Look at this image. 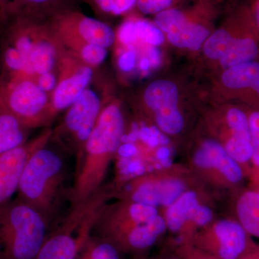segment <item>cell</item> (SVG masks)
Instances as JSON below:
<instances>
[{
    "label": "cell",
    "mask_w": 259,
    "mask_h": 259,
    "mask_svg": "<svg viewBox=\"0 0 259 259\" xmlns=\"http://www.w3.org/2000/svg\"><path fill=\"white\" fill-rule=\"evenodd\" d=\"M67 176V163L60 153L44 146L25 163L18 197L36 209L51 223L60 209Z\"/></svg>",
    "instance_id": "6da1fadb"
},
{
    "label": "cell",
    "mask_w": 259,
    "mask_h": 259,
    "mask_svg": "<svg viewBox=\"0 0 259 259\" xmlns=\"http://www.w3.org/2000/svg\"><path fill=\"white\" fill-rule=\"evenodd\" d=\"M51 223L18 198L0 205V259H35Z\"/></svg>",
    "instance_id": "7a4b0ae2"
},
{
    "label": "cell",
    "mask_w": 259,
    "mask_h": 259,
    "mask_svg": "<svg viewBox=\"0 0 259 259\" xmlns=\"http://www.w3.org/2000/svg\"><path fill=\"white\" fill-rule=\"evenodd\" d=\"M105 189L71 206L60 224L50 232L35 259H77L92 236L97 212L108 199Z\"/></svg>",
    "instance_id": "3957f363"
},
{
    "label": "cell",
    "mask_w": 259,
    "mask_h": 259,
    "mask_svg": "<svg viewBox=\"0 0 259 259\" xmlns=\"http://www.w3.org/2000/svg\"><path fill=\"white\" fill-rule=\"evenodd\" d=\"M29 76H8L0 85V110L16 117L26 127H35L46 121L47 93Z\"/></svg>",
    "instance_id": "277c9868"
},
{
    "label": "cell",
    "mask_w": 259,
    "mask_h": 259,
    "mask_svg": "<svg viewBox=\"0 0 259 259\" xmlns=\"http://www.w3.org/2000/svg\"><path fill=\"white\" fill-rule=\"evenodd\" d=\"M197 248L218 259H239L254 243L239 222L223 220L195 239Z\"/></svg>",
    "instance_id": "5b68a950"
},
{
    "label": "cell",
    "mask_w": 259,
    "mask_h": 259,
    "mask_svg": "<svg viewBox=\"0 0 259 259\" xmlns=\"http://www.w3.org/2000/svg\"><path fill=\"white\" fill-rule=\"evenodd\" d=\"M100 113V99L91 90H85L66 112L61 130L64 129V134L70 136V146L76 155V163Z\"/></svg>",
    "instance_id": "8992f818"
},
{
    "label": "cell",
    "mask_w": 259,
    "mask_h": 259,
    "mask_svg": "<svg viewBox=\"0 0 259 259\" xmlns=\"http://www.w3.org/2000/svg\"><path fill=\"white\" fill-rule=\"evenodd\" d=\"M146 105L155 114L158 127L168 134H177L184 127L178 108L179 92L171 81L158 80L151 83L144 93Z\"/></svg>",
    "instance_id": "52a82bcc"
},
{
    "label": "cell",
    "mask_w": 259,
    "mask_h": 259,
    "mask_svg": "<svg viewBox=\"0 0 259 259\" xmlns=\"http://www.w3.org/2000/svg\"><path fill=\"white\" fill-rule=\"evenodd\" d=\"M51 136V133L48 131L37 139L0 156V205L10 201L18 192L25 163L37 149L47 144Z\"/></svg>",
    "instance_id": "ba28073f"
},
{
    "label": "cell",
    "mask_w": 259,
    "mask_h": 259,
    "mask_svg": "<svg viewBox=\"0 0 259 259\" xmlns=\"http://www.w3.org/2000/svg\"><path fill=\"white\" fill-rule=\"evenodd\" d=\"M54 21L79 34L87 44L108 48L115 41L113 30L97 19L67 10L56 15Z\"/></svg>",
    "instance_id": "9c48e42d"
},
{
    "label": "cell",
    "mask_w": 259,
    "mask_h": 259,
    "mask_svg": "<svg viewBox=\"0 0 259 259\" xmlns=\"http://www.w3.org/2000/svg\"><path fill=\"white\" fill-rule=\"evenodd\" d=\"M194 161L200 168H216L230 183H239L243 179L240 163L232 158L225 148L216 141H205L194 154Z\"/></svg>",
    "instance_id": "30bf717a"
},
{
    "label": "cell",
    "mask_w": 259,
    "mask_h": 259,
    "mask_svg": "<svg viewBox=\"0 0 259 259\" xmlns=\"http://www.w3.org/2000/svg\"><path fill=\"white\" fill-rule=\"evenodd\" d=\"M223 84L234 91L250 93L259 100V62L255 60L226 69Z\"/></svg>",
    "instance_id": "8fae6325"
},
{
    "label": "cell",
    "mask_w": 259,
    "mask_h": 259,
    "mask_svg": "<svg viewBox=\"0 0 259 259\" xmlns=\"http://www.w3.org/2000/svg\"><path fill=\"white\" fill-rule=\"evenodd\" d=\"M93 71L85 67L76 74L61 81L56 88L53 107L56 110L69 108L81 97L91 81Z\"/></svg>",
    "instance_id": "7c38bea8"
},
{
    "label": "cell",
    "mask_w": 259,
    "mask_h": 259,
    "mask_svg": "<svg viewBox=\"0 0 259 259\" xmlns=\"http://www.w3.org/2000/svg\"><path fill=\"white\" fill-rule=\"evenodd\" d=\"M240 224L250 236L259 238V194L247 191L240 196L236 204Z\"/></svg>",
    "instance_id": "4fadbf2b"
},
{
    "label": "cell",
    "mask_w": 259,
    "mask_h": 259,
    "mask_svg": "<svg viewBox=\"0 0 259 259\" xmlns=\"http://www.w3.org/2000/svg\"><path fill=\"white\" fill-rule=\"evenodd\" d=\"M26 129L14 116L0 110V156L26 143Z\"/></svg>",
    "instance_id": "5bb4252c"
},
{
    "label": "cell",
    "mask_w": 259,
    "mask_h": 259,
    "mask_svg": "<svg viewBox=\"0 0 259 259\" xmlns=\"http://www.w3.org/2000/svg\"><path fill=\"white\" fill-rule=\"evenodd\" d=\"M198 204L195 192L192 191L184 192L167 209L165 219L167 228L174 233L180 231L190 219L191 211Z\"/></svg>",
    "instance_id": "9a60e30c"
},
{
    "label": "cell",
    "mask_w": 259,
    "mask_h": 259,
    "mask_svg": "<svg viewBox=\"0 0 259 259\" xmlns=\"http://www.w3.org/2000/svg\"><path fill=\"white\" fill-rule=\"evenodd\" d=\"M209 34L208 29L205 26L192 22L187 16L186 23L177 32L168 35V39L175 47L197 51Z\"/></svg>",
    "instance_id": "2e32d148"
},
{
    "label": "cell",
    "mask_w": 259,
    "mask_h": 259,
    "mask_svg": "<svg viewBox=\"0 0 259 259\" xmlns=\"http://www.w3.org/2000/svg\"><path fill=\"white\" fill-rule=\"evenodd\" d=\"M70 0H0V10L18 12L35 18L38 12L63 13L61 8Z\"/></svg>",
    "instance_id": "e0dca14e"
},
{
    "label": "cell",
    "mask_w": 259,
    "mask_h": 259,
    "mask_svg": "<svg viewBox=\"0 0 259 259\" xmlns=\"http://www.w3.org/2000/svg\"><path fill=\"white\" fill-rule=\"evenodd\" d=\"M55 49L47 40L35 41L29 61V76L51 72L55 64Z\"/></svg>",
    "instance_id": "ac0fdd59"
},
{
    "label": "cell",
    "mask_w": 259,
    "mask_h": 259,
    "mask_svg": "<svg viewBox=\"0 0 259 259\" xmlns=\"http://www.w3.org/2000/svg\"><path fill=\"white\" fill-rule=\"evenodd\" d=\"M121 253L111 241L91 236L81 248L77 259H121Z\"/></svg>",
    "instance_id": "d6986e66"
},
{
    "label": "cell",
    "mask_w": 259,
    "mask_h": 259,
    "mask_svg": "<svg viewBox=\"0 0 259 259\" xmlns=\"http://www.w3.org/2000/svg\"><path fill=\"white\" fill-rule=\"evenodd\" d=\"M243 34L235 35L226 29L216 30L204 44V54L209 59H221L235 39Z\"/></svg>",
    "instance_id": "ffe728a7"
},
{
    "label": "cell",
    "mask_w": 259,
    "mask_h": 259,
    "mask_svg": "<svg viewBox=\"0 0 259 259\" xmlns=\"http://www.w3.org/2000/svg\"><path fill=\"white\" fill-rule=\"evenodd\" d=\"M248 116L238 107H232L228 110L226 120L231 131V137L251 142Z\"/></svg>",
    "instance_id": "44dd1931"
},
{
    "label": "cell",
    "mask_w": 259,
    "mask_h": 259,
    "mask_svg": "<svg viewBox=\"0 0 259 259\" xmlns=\"http://www.w3.org/2000/svg\"><path fill=\"white\" fill-rule=\"evenodd\" d=\"M187 20V15L184 12L175 8H170L156 14L154 23L160 30L169 35L177 32Z\"/></svg>",
    "instance_id": "7402d4cb"
},
{
    "label": "cell",
    "mask_w": 259,
    "mask_h": 259,
    "mask_svg": "<svg viewBox=\"0 0 259 259\" xmlns=\"http://www.w3.org/2000/svg\"><path fill=\"white\" fill-rule=\"evenodd\" d=\"M97 11L103 14L123 15L137 5L138 0H88Z\"/></svg>",
    "instance_id": "603a6c76"
},
{
    "label": "cell",
    "mask_w": 259,
    "mask_h": 259,
    "mask_svg": "<svg viewBox=\"0 0 259 259\" xmlns=\"http://www.w3.org/2000/svg\"><path fill=\"white\" fill-rule=\"evenodd\" d=\"M225 149L228 155L238 163L250 161L253 155L251 142L232 137L227 141Z\"/></svg>",
    "instance_id": "cb8c5ba5"
},
{
    "label": "cell",
    "mask_w": 259,
    "mask_h": 259,
    "mask_svg": "<svg viewBox=\"0 0 259 259\" xmlns=\"http://www.w3.org/2000/svg\"><path fill=\"white\" fill-rule=\"evenodd\" d=\"M136 30L139 38L153 46L161 44L164 40L163 32L155 25L144 19H135Z\"/></svg>",
    "instance_id": "d4e9b609"
},
{
    "label": "cell",
    "mask_w": 259,
    "mask_h": 259,
    "mask_svg": "<svg viewBox=\"0 0 259 259\" xmlns=\"http://www.w3.org/2000/svg\"><path fill=\"white\" fill-rule=\"evenodd\" d=\"M106 48L94 44H86L81 50V57L87 64L98 65L106 59Z\"/></svg>",
    "instance_id": "484cf974"
},
{
    "label": "cell",
    "mask_w": 259,
    "mask_h": 259,
    "mask_svg": "<svg viewBox=\"0 0 259 259\" xmlns=\"http://www.w3.org/2000/svg\"><path fill=\"white\" fill-rule=\"evenodd\" d=\"M253 155L251 161L259 168V110L252 112L248 116Z\"/></svg>",
    "instance_id": "4316f807"
},
{
    "label": "cell",
    "mask_w": 259,
    "mask_h": 259,
    "mask_svg": "<svg viewBox=\"0 0 259 259\" xmlns=\"http://www.w3.org/2000/svg\"><path fill=\"white\" fill-rule=\"evenodd\" d=\"M175 0H138L137 7L146 15H156L171 8Z\"/></svg>",
    "instance_id": "83f0119b"
},
{
    "label": "cell",
    "mask_w": 259,
    "mask_h": 259,
    "mask_svg": "<svg viewBox=\"0 0 259 259\" xmlns=\"http://www.w3.org/2000/svg\"><path fill=\"white\" fill-rule=\"evenodd\" d=\"M118 37L120 41L125 45H131L139 38L135 19H128L122 23L119 28Z\"/></svg>",
    "instance_id": "f1b7e54d"
},
{
    "label": "cell",
    "mask_w": 259,
    "mask_h": 259,
    "mask_svg": "<svg viewBox=\"0 0 259 259\" xmlns=\"http://www.w3.org/2000/svg\"><path fill=\"white\" fill-rule=\"evenodd\" d=\"M212 211L207 206L198 205L191 211L190 219L198 226H204L212 221Z\"/></svg>",
    "instance_id": "f546056e"
},
{
    "label": "cell",
    "mask_w": 259,
    "mask_h": 259,
    "mask_svg": "<svg viewBox=\"0 0 259 259\" xmlns=\"http://www.w3.org/2000/svg\"><path fill=\"white\" fill-rule=\"evenodd\" d=\"M180 253L182 259H218L215 256L204 251V250L187 244L184 248H181Z\"/></svg>",
    "instance_id": "4dcf8cb0"
},
{
    "label": "cell",
    "mask_w": 259,
    "mask_h": 259,
    "mask_svg": "<svg viewBox=\"0 0 259 259\" xmlns=\"http://www.w3.org/2000/svg\"><path fill=\"white\" fill-rule=\"evenodd\" d=\"M56 82L57 80L55 75L51 72L40 75L37 81L39 88L45 93L52 91L56 87Z\"/></svg>",
    "instance_id": "1f68e13d"
},
{
    "label": "cell",
    "mask_w": 259,
    "mask_h": 259,
    "mask_svg": "<svg viewBox=\"0 0 259 259\" xmlns=\"http://www.w3.org/2000/svg\"><path fill=\"white\" fill-rule=\"evenodd\" d=\"M135 64H136V54L132 50L124 53L119 59V67L122 71H125V72L134 69Z\"/></svg>",
    "instance_id": "d6a6232c"
},
{
    "label": "cell",
    "mask_w": 259,
    "mask_h": 259,
    "mask_svg": "<svg viewBox=\"0 0 259 259\" xmlns=\"http://www.w3.org/2000/svg\"><path fill=\"white\" fill-rule=\"evenodd\" d=\"M148 60L153 67H158L159 66L161 63V54L158 49L153 46L148 49Z\"/></svg>",
    "instance_id": "836d02e7"
},
{
    "label": "cell",
    "mask_w": 259,
    "mask_h": 259,
    "mask_svg": "<svg viewBox=\"0 0 259 259\" xmlns=\"http://www.w3.org/2000/svg\"><path fill=\"white\" fill-rule=\"evenodd\" d=\"M239 259H259V245L254 243Z\"/></svg>",
    "instance_id": "e575fe53"
},
{
    "label": "cell",
    "mask_w": 259,
    "mask_h": 259,
    "mask_svg": "<svg viewBox=\"0 0 259 259\" xmlns=\"http://www.w3.org/2000/svg\"><path fill=\"white\" fill-rule=\"evenodd\" d=\"M117 151L122 156H131L136 152V149L133 145L126 144L120 146Z\"/></svg>",
    "instance_id": "d590c367"
},
{
    "label": "cell",
    "mask_w": 259,
    "mask_h": 259,
    "mask_svg": "<svg viewBox=\"0 0 259 259\" xmlns=\"http://www.w3.org/2000/svg\"><path fill=\"white\" fill-rule=\"evenodd\" d=\"M250 10L259 31V0H253L251 9Z\"/></svg>",
    "instance_id": "8d00e7d4"
},
{
    "label": "cell",
    "mask_w": 259,
    "mask_h": 259,
    "mask_svg": "<svg viewBox=\"0 0 259 259\" xmlns=\"http://www.w3.org/2000/svg\"><path fill=\"white\" fill-rule=\"evenodd\" d=\"M170 151L166 147H161L156 152V156L158 159L163 160L166 159L167 158H169Z\"/></svg>",
    "instance_id": "74e56055"
},
{
    "label": "cell",
    "mask_w": 259,
    "mask_h": 259,
    "mask_svg": "<svg viewBox=\"0 0 259 259\" xmlns=\"http://www.w3.org/2000/svg\"><path fill=\"white\" fill-rule=\"evenodd\" d=\"M139 136L142 139L143 141L147 142L149 138L151 137L150 129L146 127H143L139 132Z\"/></svg>",
    "instance_id": "f35d334b"
},
{
    "label": "cell",
    "mask_w": 259,
    "mask_h": 259,
    "mask_svg": "<svg viewBox=\"0 0 259 259\" xmlns=\"http://www.w3.org/2000/svg\"><path fill=\"white\" fill-rule=\"evenodd\" d=\"M150 66H151V63H150L148 59H146V58L143 59L140 62V67L143 71H147L149 69Z\"/></svg>",
    "instance_id": "ab89813d"
},
{
    "label": "cell",
    "mask_w": 259,
    "mask_h": 259,
    "mask_svg": "<svg viewBox=\"0 0 259 259\" xmlns=\"http://www.w3.org/2000/svg\"><path fill=\"white\" fill-rule=\"evenodd\" d=\"M148 144H149L150 146L151 147H155V146H157L158 144H159V140H158V137H154V136H151L148 139L147 141Z\"/></svg>",
    "instance_id": "60d3db41"
},
{
    "label": "cell",
    "mask_w": 259,
    "mask_h": 259,
    "mask_svg": "<svg viewBox=\"0 0 259 259\" xmlns=\"http://www.w3.org/2000/svg\"><path fill=\"white\" fill-rule=\"evenodd\" d=\"M158 138V140H159V143H161V144L166 145L169 143V141H168V139H167L164 135L159 134Z\"/></svg>",
    "instance_id": "b9f144b4"
},
{
    "label": "cell",
    "mask_w": 259,
    "mask_h": 259,
    "mask_svg": "<svg viewBox=\"0 0 259 259\" xmlns=\"http://www.w3.org/2000/svg\"><path fill=\"white\" fill-rule=\"evenodd\" d=\"M150 133H151V136H154V137H158L160 133L157 127L153 126L150 128Z\"/></svg>",
    "instance_id": "7bdbcfd3"
},
{
    "label": "cell",
    "mask_w": 259,
    "mask_h": 259,
    "mask_svg": "<svg viewBox=\"0 0 259 259\" xmlns=\"http://www.w3.org/2000/svg\"><path fill=\"white\" fill-rule=\"evenodd\" d=\"M162 166L164 167H168L171 165V160L169 158H167L166 159L161 160Z\"/></svg>",
    "instance_id": "ee69618b"
},
{
    "label": "cell",
    "mask_w": 259,
    "mask_h": 259,
    "mask_svg": "<svg viewBox=\"0 0 259 259\" xmlns=\"http://www.w3.org/2000/svg\"><path fill=\"white\" fill-rule=\"evenodd\" d=\"M168 259H177V258H168Z\"/></svg>",
    "instance_id": "f6af8a7d"
}]
</instances>
